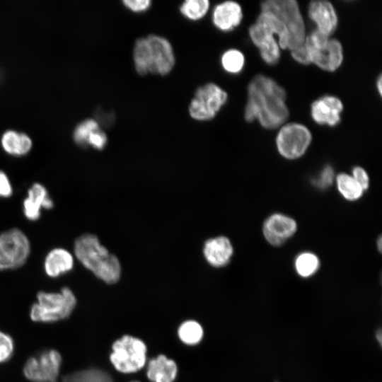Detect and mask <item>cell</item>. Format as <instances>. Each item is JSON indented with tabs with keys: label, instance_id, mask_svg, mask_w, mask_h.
<instances>
[{
	"label": "cell",
	"instance_id": "obj_5",
	"mask_svg": "<svg viewBox=\"0 0 382 382\" xmlns=\"http://www.w3.org/2000/svg\"><path fill=\"white\" fill-rule=\"evenodd\" d=\"M33 304L30 317L35 322L52 323L68 318L76 305L73 291L66 286L59 292L40 291Z\"/></svg>",
	"mask_w": 382,
	"mask_h": 382
},
{
	"label": "cell",
	"instance_id": "obj_23",
	"mask_svg": "<svg viewBox=\"0 0 382 382\" xmlns=\"http://www.w3.org/2000/svg\"><path fill=\"white\" fill-rule=\"evenodd\" d=\"M336 182L339 192L346 199L354 201L361 197L364 190L352 175L340 173Z\"/></svg>",
	"mask_w": 382,
	"mask_h": 382
},
{
	"label": "cell",
	"instance_id": "obj_22",
	"mask_svg": "<svg viewBox=\"0 0 382 382\" xmlns=\"http://www.w3.org/2000/svg\"><path fill=\"white\" fill-rule=\"evenodd\" d=\"M62 382H113L110 374L98 369H88L68 374Z\"/></svg>",
	"mask_w": 382,
	"mask_h": 382
},
{
	"label": "cell",
	"instance_id": "obj_31",
	"mask_svg": "<svg viewBox=\"0 0 382 382\" xmlns=\"http://www.w3.org/2000/svg\"><path fill=\"white\" fill-rule=\"evenodd\" d=\"M123 5L129 10L135 13L144 12L151 5L150 0H124Z\"/></svg>",
	"mask_w": 382,
	"mask_h": 382
},
{
	"label": "cell",
	"instance_id": "obj_21",
	"mask_svg": "<svg viewBox=\"0 0 382 382\" xmlns=\"http://www.w3.org/2000/svg\"><path fill=\"white\" fill-rule=\"evenodd\" d=\"M1 145L6 154L21 157L30 152L33 141L25 133L9 129L3 133L1 137Z\"/></svg>",
	"mask_w": 382,
	"mask_h": 382
},
{
	"label": "cell",
	"instance_id": "obj_18",
	"mask_svg": "<svg viewBox=\"0 0 382 382\" xmlns=\"http://www.w3.org/2000/svg\"><path fill=\"white\" fill-rule=\"evenodd\" d=\"M233 253L229 239L217 236L207 240L204 245L203 254L207 262L215 267L227 265Z\"/></svg>",
	"mask_w": 382,
	"mask_h": 382
},
{
	"label": "cell",
	"instance_id": "obj_38",
	"mask_svg": "<svg viewBox=\"0 0 382 382\" xmlns=\"http://www.w3.org/2000/svg\"><path fill=\"white\" fill-rule=\"evenodd\" d=\"M131 382H139V381H131Z\"/></svg>",
	"mask_w": 382,
	"mask_h": 382
},
{
	"label": "cell",
	"instance_id": "obj_29",
	"mask_svg": "<svg viewBox=\"0 0 382 382\" xmlns=\"http://www.w3.org/2000/svg\"><path fill=\"white\" fill-rule=\"evenodd\" d=\"M14 349L13 339L10 335L0 331V363L8 361Z\"/></svg>",
	"mask_w": 382,
	"mask_h": 382
},
{
	"label": "cell",
	"instance_id": "obj_26",
	"mask_svg": "<svg viewBox=\"0 0 382 382\" xmlns=\"http://www.w3.org/2000/svg\"><path fill=\"white\" fill-rule=\"evenodd\" d=\"M294 266L299 276L309 277L317 272L320 266V262L318 257L315 254L310 252H304L296 257Z\"/></svg>",
	"mask_w": 382,
	"mask_h": 382
},
{
	"label": "cell",
	"instance_id": "obj_17",
	"mask_svg": "<svg viewBox=\"0 0 382 382\" xmlns=\"http://www.w3.org/2000/svg\"><path fill=\"white\" fill-rule=\"evenodd\" d=\"M243 19L241 5L233 1H226L216 5L212 12V22L219 30L229 32L238 26Z\"/></svg>",
	"mask_w": 382,
	"mask_h": 382
},
{
	"label": "cell",
	"instance_id": "obj_16",
	"mask_svg": "<svg viewBox=\"0 0 382 382\" xmlns=\"http://www.w3.org/2000/svg\"><path fill=\"white\" fill-rule=\"evenodd\" d=\"M53 207L54 202L46 187L38 183L30 186L23 202L24 215L30 221H37L42 208L51 209Z\"/></svg>",
	"mask_w": 382,
	"mask_h": 382
},
{
	"label": "cell",
	"instance_id": "obj_27",
	"mask_svg": "<svg viewBox=\"0 0 382 382\" xmlns=\"http://www.w3.org/2000/svg\"><path fill=\"white\" fill-rule=\"evenodd\" d=\"M98 122L94 119H86L79 123L73 132V139L76 145L86 148L88 139L97 129H100Z\"/></svg>",
	"mask_w": 382,
	"mask_h": 382
},
{
	"label": "cell",
	"instance_id": "obj_24",
	"mask_svg": "<svg viewBox=\"0 0 382 382\" xmlns=\"http://www.w3.org/2000/svg\"><path fill=\"white\" fill-rule=\"evenodd\" d=\"M178 333L180 340L188 345L198 344L204 334L201 325L192 320L183 322L180 325Z\"/></svg>",
	"mask_w": 382,
	"mask_h": 382
},
{
	"label": "cell",
	"instance_id": "obj_11",
	"mask_svg": "<svg viewBox=\"0 0 382 382\" xmlns=\"http://www.w3.org/2000/svg\"><path fill=\"white\" fill-rule=\"evenodd\" d=\"M311 139V133L305 125L290 122L281 126L277 134L276 146L284 158L296 159L305 154Z\"/></svg>",
	"mask_w": 382,
	"mask_h": 382
},
{
	"label": "cell",
	"instance_id": "obj_35",
	"mask_svg": "<svg viewBox=\"0 0 382 382\" xmlns=\"http://www.w3.org/2000/svg\"><path fill=\"white\" fill-rule=\"evenodd\" d=\"M377 85V89L380 95H381V91H382V78L381 76H379L378 78V80L376 81Z\"/></svg>",
	"mask_w": 382,
	"mask_h": 382
},
{
	"label": "cell",
	"instance_id": "obj_37",
	"mask_svg": "<svg viewBox=\"0 0 382 382\" xmlns=\"http://www.w3.org/2000/svg\"><path fill=\"white\" fill-rule=\"evenodd\" d=\"M378 250H381V237L378 238Z\"/></svg>",
	"mask_w": 382,
	"mask_h": 382
},
{
	"label": "cell",
	"instance_id": "obj_8",
	"mask_svg": "<svg viewBox=\"0 0 382 382\" xmlns=\"http://www.w3.org/2000/svg\"><path fill=\"white\" fill-rule=\"evenodd\" d=\"M110 359L115 369L123 374L141 369L146 361V346L140 339L125 335L115 341Z\"/></svg>",
	"mask_w": 382,
	"mask_h": 382
},
{
	"label": "cell",
	"instance_id": "obj_30",
	"mask_svg": "<svg viewBox=\"0 0 382 382\" xmlns=\"http://www.w3.org/2000/svg\"><path fill=\"white\" fill-rule=\"evenodd\" d=\"M334 179V170L330 166H325L318 175L313 180V185L321 190L331 185Z\"/></svg>",
	"mask_w": 382,
	"mask_h": 382
},
{
	"label": "cell",
	"instance_id": "obj_3",
	"mask_svg": "<svg viewBox=\"0 0 382 382\" xmlns=\"http://www.w3.org/2000/svg\"><path fill=\"white\" fill-rule=\"evenodd\" d=\"M74 251L79 261L98 278L107 284L116 283L121 274V265L117 257L93 234L84 233L78 237Z\"/></svg>",
	"mask_w": 382,
	"mask_h": 382
},
{
	"label": "cell",
	"instance_id": "obj_28",
	"mask_svg": "<svg viewBox=\"0 0 382 382\" xmlns=\"http://www.w3.org/2000/svg\"><path fill=\"white\" fill-rule=\"evenodd\" d=\"M245 64L243 54L236 49H230L225 51L221 57L222 68L228 73H240Z\"/></svg>",
	"mask_w": 382,
	"mask_h": 382
},
{
	"label": "cell",
	"instance_id": "obj_12",
	"mask_svg": "<svg viewBox=\"0 0 382 382\" xmlns=\"http://www.w3.org/2000/svg\"><path fill=\"white\" fill-rule=\"evenodd\" d=\"M61 364L59 352L52 349H47L27 360L23 374L33 382H57Z\"/></svg>",
	"mask_w": 382,
	"mask_h": 382
},
{
	"label": "cell",
	"instance_id": "obj_36",
	"mask_svg": "<svg viewBox=\"0 0 382 382\" xmlns=\"http://www.w3.org/2000/svg\"><path fill=\"white\" fill-rule=\"evenodd\" d=\"M376 338L379 342L380 345H381V329H378L376 332Z\"/></svg>",
	"mask_w": 382,
	"mask_h": 382
},
{
	"label": "cell",
	"instance_id": "obj_39",
	"mask_svg": "<svg viewBox=\"0 0 382 382\" xmlns=\"http://www.w3.org/2000/svg\"><path fill=\"white\" fill-rule=\"evenodd\" d=\"M276 382V381H275Z\"/></svg>",
	"mask_w": 382,
	"mask_h": 382
},
{
	"label": "cell",
	"instance_id": "obj_2",
	"mask_svg": "<svg viewBox=\"0 0 382 382\" xmlns=\"http://www.w3.org/2000/svg\"><path fill=\"white\" fill-rule=\"evenodd\" d=\"M133 61L136 71L141 76L148 74L167 75L175 63L171 43L157 35H149L135 41Z\"/></svg>",
	"mask_w": 382,
	"mask_h": 382
},
{
	"label": "cell",
	"instance_id": "obj_34",
	"mask_svg": "<svg viewBox=\"0 0 382 382\" xmlns=\"http://www.w3.org/2000/svg\"><path fill=\"white\" fill-rule=\"evenodd\" d=\"M291 54L294 59L297 62L305 65L310 64L308 54L303 44L291 50Z\"/></svg>",
	"mask_w": 382,
	"mask_h": 382
},
{
	"label": "cell",
	"instance_id": "obj_10",
	"mask_svg": "<svg viewBox=\"0 0 382 382\" xmlns=\"http://www.w3.org/2000/svg\"><path fill=\"white\" fill-rule=\"evenodd\" d=\"M30 253V241L19 228H13L0 234V270L21 267Z\"/></svg>",
	"mask_w": 382,
	"mask_h": 382
},
{
	"label": "cell",
	"instance_id": "obj_32",
	"mask_svg": "<svg viewBox=\"0 0 382 382\" xmlns=\"http://www.w3.org/2000/svg\"><path fill=\"white\" fill-rule=\"evenodd\" d=\"M352 176L364 190L369 187V178L367 173L364 168L359 166L354 167L352 170Z\"/></svg>",
	"mask_w": 382,
	"mask_h": 382
},
{
	"label": "cell",
	"instance_id": "obj_15",
	"mask_svg": "<svg viewBox=\"0 0 382 382\" xmlns=\"http://www.w3.org/2000/svg\"><path fill=\"white\" fill-rule=\"evenodd\" d=\"M310 19L315 23L318 32L327 36L335 32L337 26V16L332 4L328 1L310 2L308 8Z\"/></svg>",
	"mask_w": 382,
	"mask_h": 382
},
{
	"label": "cell",
	"instance_id": "obj_7",
	"mask_svg": "<svg viewBox=\"0 0 382 382\" xmlns=\"http://www.w3.org/2000/svg\"><path fill=\"white\" fill-rule=\"evenodd\" d=\"M261 11L274 14L286 27L289 34L288 50H293L303 44L306 37L305 23L297 1L267 0L260 6Z\"/></svg>",
	"mask_w": 382,
	"mask_h": 382
},
{
	"label": "cell",
	"instance_id": "obj_20",
	"mask_svg": "<svg viewBox=\"0 0 382 382\" xmlns=\"http://www.w3.org/2000/svg\"><path fill=\"white\" fill-rule=\"evenodd\" d=\"M176 363L163 354L149 361L146 375L152 382H173L176 378Z\"/></svg>",
	"mask_w": 382,
	"mask_h": 382
},
{
	"label": "cell",
	"instance_id": "obj_6",
	"mask_svg": "<svg viewBox=\"0 0 382 382\" xmlns=\"http://www.w3.org/2000/svg\"><path fill=\"white\" fill-rule=\"evenodd\" d=\"M310 64L326 71H335L343 61V49L339 40L327 37L317 30L306 35L303 42Z\"/></svg>",
	"mask_w": 382,
	"mask_h": 382
},
{
	"label": "cell",
	"instance_id": "obj_19",
	"mask_svg": "<svg viewBox=\"0 0 382 382\" xmlns=\"http://www.w3.org/2000/svg\"><path fill=\"white\" fill-rule=\"evenodd\" d=\"M74 257L66 249L56 248L51 250L44 260V270L47 276L58 277L71 271L74 267Z\"/></svg>",
	"mask_w": 382,
	"mask_h": 382
},
{
	"label": "cell",
	"instance_id": "obj_9",
	"mask_svg": "<svg viewBox=\"0 0 382 382\" xmlns=\"http://www.w3.org/2000/svg\"><path fill=\"white\" fill-rule=\"evenodd\" d=\"M228 99L227 93L214 83L197 88L188 108L190 117L197 121L214 119Z\"/></svg>",
	"mask_w": 382,
	"mask_h": 382
},
{
	"label": "cell",
	"instance_id": "obj_1",
	"mask_svg": "<svg viewBox=\"0 0 382 382\" xmlns=\"http://www.w3.org/2000/svg\"><path fill=\"white\" fill-rule=\"evenodd\" d=\"M286 92L274 80L265 75L255 76L248 86L244 117L247 122L257 120L265 129H274L289 117Z\"/></svg>",
	"mask_w": 382,
	"mask_h": 382
},
{
	"label": "cell",
	"instance_id": "obj_13",
	"mask_svg": "<svg viewBox=\"0 0 382 382\" xmlns=\"http://www.w3.org/2000/svg\"><path fill=\"white\" fill-rule=\"evenodd\" d=\"M296 228V223L291 217L274 214L264 222L263 234L270 244L279 246L295 233Z\"/></svg>",
	"mask_w": 382,
	"mask_h": 382
},
{
	"label": "cell",
	"instance_id": "obj_4",
	"mask_svg": "<svg viewBox=\"0 0 382 382\" xmlns=\"http://www.w3.org/2000/svg\"><path fill=\"white\" fill-rule=\"evenodd\" d=\"M249 36L259 49L262 60L274 65L280 58V49L286 50L289 34L285 25L274 14L261 11L256 22L249 28Z\"/></svg>",
	"mask_w": 382,
	"mask_h": 382
},
{
	"label": "cell",
	"instance_id": "obj_33",
	"mask_svg": "<svg viewBox=\"0 0 382 382\" xmlns=\"http://www.w3.org/2000/svg\"><path fill=\"white\" fill-rule=\"evenodd\" d=\"M13 193V188L7 175L0 170V197H9Z\"/></svg>",
	"mask_w": 382,
	"mask_h": 382
},
{
	"label": "cell",
	"instance_id": "obj_14",
	"mask_svg": "<svg viewBox=\"0 0 382 382\" xmlns=\"http://www.w3.org/2000/svg\"><path fill=\"white\" fill-rule=\"evenodd\" d=\"M342 101L334 96H324L313 102L311 115L313 121L321 125L334 127L341 120Z\"/></svg>",
	"mask_w": 382,
	"mask_h": 382
},
{
	"label": "cell",
	"instance_id": "obj_25",
	"mask_svg": "<svg viewBox=\"0 0 382 382\" xmlns=\"http://www.w3.org/2000/svg\"><path fill=\"white\" fill-rule=\"evenodd\" d=\"M210 3L208 0H186L180 6V12L186 18L198 21L208 12Z\"/></svg>",
	"mask_w": 382,
	"mask_h": 382
}]
</instances>
